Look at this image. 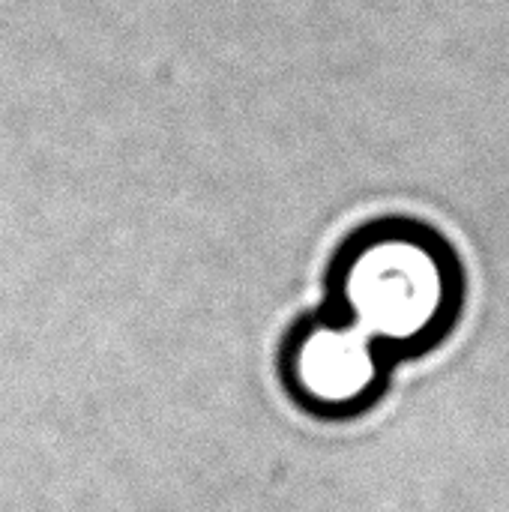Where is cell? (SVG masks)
I'll list each match as a JSON object with an SVG mask.
<instances>
[{"instance_id": "cell-1", "label": "cell", "mask_w": 509, "mask_h": 512, "mask_svg": "<svg viewBox=\"0 0 509 512\" xmlns=\"http://www.w3.org/2000/svg\"><path fill=\"white\" fill-rule=\"evenodd\" d=\"M462 276L429 228L387 219L351 234L330 267L327 315L357 327L390 360L435 348L453 327Z\"/></svg>"}, {"instance_id": "cell-2", "label": "cell", "mask_w": 509, "mask_h": 512, "mask_svg": "<svg viewBox=\"0 0 509 512\" xmlns=\"http://www.w3.org/2000/svg\"><path fill=\"white\" fill-rule=\"evenodd\" d=\"M393 360L357 327L321 312L297 324L282 351L288 393L321 417L366 411L387 384Z\"/></svg>"}]
</instances>
